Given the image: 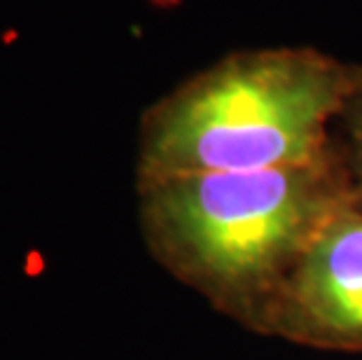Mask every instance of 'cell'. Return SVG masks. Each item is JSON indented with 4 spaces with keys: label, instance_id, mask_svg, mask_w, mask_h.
Listing matches in <instances>:
<instances>
[{
    "label": "cell",
    "instance_id": "obj_1",
    "mask_svg": "<svg viewBox=\"0 0 362 360\" xmlns=\"http://www.w3.org/2000/svg\"><path fill=\"white\" fill-rule=\"evenodd\" d=\"M150 255L250 330L320 227L351 204L334 150L306 164L136 180Z\"/></svg>",
    "mask_w": 362,
    "mask_h": 360
},
{
    "label": "cell",
    "instance_id": "obj_2",
    "mask_svg": "<svg viewBox=\"0 0 362 360\" xmlns=\"http://www.w3.org/2000/svg\"><path fill=\"white\" fill-rule=\"evenodd\" d=\"M353 75L356 64L313 47L222 57L143 112L136 180L327 157Z\"/></svg>",
    "mask_w": 362,
    "mask_h": 360
},
{
    "label": "cell",
    "instance_id": "obj_3",
    "mask_svg": "<svg viewBox=\"0 0 362 360\" xmlns=\"http://www.w3.org/2000/svg\"><path fill=\"white\" fill-rule=\"evenodd\" d=\"M250 332L362 354V209L346 204L320 227Z\"/></svg>",
    "mask_w": 362,
    "mask_h": 360
},
{
    "label": "cell",
    "instance_id": "obj_4",
    "mask_svg": "<svg viewBox=\"0 0 362 360\" xmlns=\"http://www.w3.org/2000/svg\"><path fill=\"white\" fill-rule=\"evenodd\" d=\"M334 145L349 178L351 202L362 209V66L358 64L349 96L334 124Z\"/></svg>",
    "mask_w": 362,
    "mask_h": 360
}]
</instances>
